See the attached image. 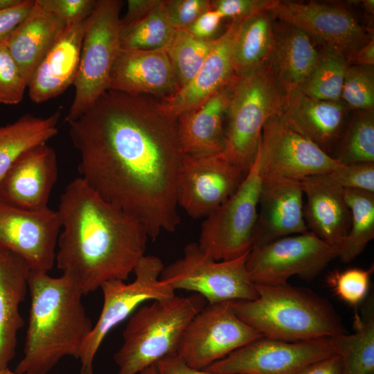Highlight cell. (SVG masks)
Segmentation results:
<instances>
[{"instance_id":"cell-9","label":"cell","mask_w":374,"mask_h":374,"mask_svg":"<svg viewBox=\"0 0 374 374\" xmlns=\"http://www.w3.org/2000/svg\"><path fill=\"white\" fill-rule=\"evenodd\" d=\"M248 253L218 261L204 252L197 242H190L181 258L164 266L160 280L175 291L198 294L207 303L253 300L258 294L246 267Z\"/></svg>"},{"instance_id":"cell-32","label":"cell","mask_w":374,"mask_h":374,"mask_svg":"<svg viewBox=\"0 0 374 374\" xmlns=\"http://www.w3.org/2000/svg\"><path fill=\"white\" fill-rule=\"evenodd\" d=\"M344 196L350 212V223L346 235L336 249L337 258L343 262H349L374 238V193L344 189Z\"/></svg>"},{"instance_id":"cell-20","label":"cell","mask_w":374,"mask_h":374,"mask_svg":"<svg viewBox=\"0 0 374 374\" xmlns=\"http://www.w3.org/2000/svg\"><path fill=\"white\" fill-rule=\"evenodd\" d=\"M242 20L231 21L190 82L173 95L159 100L166 114L177 118L202 104L238 77L233 69V47Z\"/></svg>"},{"instance_id":"cell-39","label":"cell","mask_w":374,"mask_h":374,"mask_svg":"<svg viewBox=\"0 0 374 374\" xmlns=\"http://www.w3.org/2000/svg\"><path fill=\"white\" fill-rule=\"evenodd\" d=\"M27 87L28 84L6 43H0V103H19Z\"/></svg>"},{"instance_id":"cell-10","label":"cell","mask_w":374,"mask_h":374,"mask_svg":"<svg viewBox=\"0 0 374 374\" xmlns=\"http://www.w3.org/2000/svg\"><path fill=\"white\" fill-rule=\"evenodd\" d=\"M163 267L159 257L145 255L134 269L135 278L132 283L112 280L100 286L103 305L97 322L80 349L79 374H93V359L107 335L141 304L176 295L172 287L160 280Z\"/></svg>"},{"instance_id":"cell-19","label":"cell","mask_w":374,"mask_h":374,"mask_svg":"<svg viewBox=\"0 0 374 374\" xmlns=\"http://www.w3.org/2000/svg\"><path fill=\"white\" fill-rule=\"evenodd\" d=\"M179 89L166 48H119L111 69L109 89L161 100Z\"/></svg>"},{"instance_id":"cell-38","label":"cell","mask_w":374,"mask_h":374,"mask_svg":"<svg viewBox=\"0 0 374 374\" xmlns=\"http://www.w3.org/2000/svg\"><path fill=\"white\" fill-rule=\"evenodd\" d=\"M373 271V266L335 271L328 275L326 282L339 299L355 307L366 299Z\"/></svg>"},{"instance_id":"cell-46","label":"cell","mask_w":374,"mask_h":374,"mask_svg":"<svg viewBox=\"0 0 374 374\" xmlns=\"http://www.w3.org/2000/svg\"><path fill=\"white\" fill-rule=\"evenodd\" d=\"M160 0H127L125 15L120 19V34L144 18Z\"/></svg>"},{"instance_id":"cell-49","label":"cell","mask_w":374,"mask_h":374,"mask_svg":"<svg viewBox=\"0 0 374 374\" xmlns=\"http://www.w3.org/2000/svg\"><path fill=\"white\" fill-rule=\"evenodd\" d=\"M349 65L373 66L374 39L372 37L366 44L347 58Z\"/></svg>"},{"instance_id":"cell-42","label":"cell","mask_w":374,"mask_h":374,"mask_svg":"<svg viewBox=\"0 0 374 374\" xmlns=\"http://www.w3.org/2000/svg\"><path fill=\"white\" fill-rule=\"evenodd\" d=\"M66 26L88 19L91 15L97 0H36Z\"/></svg>"},{"instance_id":"cell-22","label":"cell","mask_w":374,"mask_h":374,"mask_svg":"<svg viewBox=\"0 0 374 374\" xmlns=\"http://www.w3.org/2000/svg\"><path fill=\"white\" fill-rule=\"evenodd\" d=\"M88 19L66 26L37 66L28 86L35 103L55 98L73 84Z\"/></svg>"},{"instance_id":"cell-24","label":"cell","mask_w":374,"mask_h":374,"mask_svg":"<svg viewBox=\"0 0 374 374\" xmlns=\"http://www.w3.org/2000/svg\"><path fill=\"white\" fill-rule=\"evenodd\" d=\"M346 107L341 101L313 98L296 89L286 94L279 115L289 127L330 154L341 134Z\"/></svg>"},{"instance_id":"cell-37","label":"cell","mask_w":374,"mask_h":374,"mask_svg":"<svg viewBox=\"0 0 374 374\" xmlns=\"http://www.w3.org/2000/svg\"><path fill=\"white\" fill-rule=\"evenodd\" d=\"M341 100L346 107L373 112V66L349 65L344 78Z\"/></svg>"},{"instance_id":"cell-14","label":"cell","mask_w":374,"mask_h":374,"mask_svg":"<svg viewBox=\"0 0 374 374\" xmlns=\"http://www.w3.org/2000/svg\"><path fill=\"white\" fill-rule=\"evenodd\" d=\"M333 353L330 338L287 341L261 337L204 370L214 374H297Z\"/></svg>"},{"instance_id":"cell-6","label":"cell","mask_w":374,"mask_h":374,"mask_svg":"<svg viewBox=\"0 0 374 374\" xmlns=\"http://www.w3.org/2000/svg\"><path fill=\"white\" fill-rule=\"evenodd\" d=\"M285 96L269 64L238 77L226 112L221 154L244 174L254 162L265 124L280 114Z\"/></svg>"},{"instance_id":"cell-2","label":"cell","mask_w":374,"mask_h":374,"mask_svg":"<svg viewBox=\"0 0 374 374\" xmlns=\"http://www.w3.org/2000/svg\"><path fill=\"white\" fill-rule=\"evenodd\" d=\"M57 211L63 228L57 266L84 296L107 281L127 280L145 255V226L103 199L81 177L66 186Z\"/></svg>"},{"instance_id":"cell-47","label":"cell","mask_w":374,"mask_h":374,"mask_svg":"<svg viewBox=\"0 0 374 374\" xmlns=\"http://www.w3.org/2000/svg\"><path fill=\"white\" fill-rule=\"evenodd\" d=\"M155 366L157 374H214L189 366L177 355L160 359Z\"/></svg>"},{"instance_id":"cell-44","label":"cell","mask_w":374,"mask_h":374,"mask_svg":"<svg viewBox=\"0 0 374 374\" xmlns=\"http://www.w3.org/2000/svg\"><path fill=\"white\" fill-rule=\"evenodd\" d=\"M35 0H24L19 6L0 10V43L5 42L30 13Z\"/></svg>"},{"instance_id":"cell-21","label":"cell","mask_w":374,"mask_h":374,"mask_svg":"<svg viewBox=\"0 0 374 374\" xmlns=\"http://www.w3.org/2000/svg\"><path fill=\"white\" fill-rule=\"evenodd\" d=\"M301 181L263 178L253 246L308 232Z\"/></svg>"},{"instance_id":"cell-4","label":"cell","mask_w":374,"mask_h":374,"mask_svg":"<svg viewBox=\"0 0 374 374\" xmlns=\"http://www.w3.org/2000/svg\"><path fill=\"white\" fill-rule=\"evenodd\" d=\"M255 286V299L234 301L232 305L237 316L262 337L302 341L346 332L332 306L310 290L287 283Z\"/></svg>"},{"instance_id":"cell-28","label":"cell","mask_w":374,"mask_h":374,"mask_svg":"<svg viewBox=\"0 0 374 374\" xmlns=\"http://www.w3.org/2000/svg\"><path fill=\"white\" fill-rule=\"evenodd\" d=\"M66 25L36 0L26 18L5 42L27 83Z\"/></svg>"},{"instance_id":"cell-7","label":"cell","mask_w":374,"mask_h":374,"mask_svg":"<svg viewBox=\"0 0 374 374\" xmlns=\"http://www.w3.org/2000/svg\"><path fill=\"white\" fill-rule=\"evenodd\" d=\"M123 4L120 0H97L88 19L66 122L80 116L109 89L111 69L120 48Z\"/></svg>"},{"instance_id":"cell-1","label":"cell","mask_w":374,"mask_h":374,"mask_svg":"<svg viewBox=\"0 0 374 374\" xmlns=\"http://www.w3.org/2000/svg\"><path fill=\"white\" fill-rule=\"evenodd\" d=\"M67 123L78 171L91 189L139 220L152 240L176 230L184 156L177 118L157 98L108 89Z\"/></svg>"},{"instance_id":"cell-36","label":"cell","mask_w":374,"mask_h":374,"mask_svg":"<svg viewBox=\"0 0 374 374\" xmlns=\"http://www.w3.org/2000/svg\"><path fill=\"white\" fill-rule=\"evenodd\" d=\"M341 164L374 163L373 112L360 111L343 136L339 152L334 157Z\"/></svg>"},{"instance_id":"cell-34","label":"cell","mask_w":374,"mask_h":374,"mask_svg":"<svg viewBox=\"0 0 374 374\" xmlns=\"http://www.w3.org/2000/svg\"><path fill=\"white\" fill-rule=\"evenodd\" d=\"M216 39H199L186 30H175L166 50L180 88L196 75Z\"/></svg>"},{"instance_id":"cell-17","label":"cell","mask_w":374,"mask_h":374,"mask_svg":"<svg viewBox=\"0 0 374 374\" xmlns=\"http://www.w3.org/2000/svg\"><path fill=\"white\" fill-rule=\"evenodd\" d=\"M60 229L56 211L25 210L0 201V247L23 258L30 270L52 269Z\"/></svg>"},{"instance_id":"cell-45","label":"cell","mask_w":374,"mask_h":374,"mask_svg":"<svg viewBox=\"0 0 374 374\" xmlns=\"http://www.w3.org/2000/svg\"><path fill=\"white\" fill-rule=\"evenodd\" d=\"M224 19L212 8L200 15L187 30L199 39L211 40L217 38Z\"/></svg>"},{"instance_id":"cell-15","label":"cell","mask_w":374,"mask_h":374,"mask_svg":"<svg viewBox=\"0 0 374 374\" xmlns=\"http://www.w3.org/2000/svg\"><path fill=\"white\" fill-rule=\"evenodd\" d=\"M220 154H184L177 182V203L194 219L206 218L237 190L245 177Z\"/></svg>"},{"instance_id":"cell-48","label":"cell","mask_w":374,"mask_h":374,"mask_svg":"<svg viewBox=\"0 0 374 374\" xmlns=\"http://www.w3.org/2000/svg\"><path fill=\"white\" fill-rule=\"evenodd\" d=\"M297 374H342L340 356L337 353L310 363Z\"/></svg>"},{"instance_id":"cell-53","label":"cell","mask_w":374,"mask_h":374,"mask_svg":"<svg viewBox=\"0 0 374 374\" xmlns=\"http://www.w3.org/2000/svg\"><path fill=\"white\" fill-rule=\"evenodd\" d=\"M0 374H20L15 371H12L8 368L2 371H0Z\"/></svg>"},{"instance_id":"cell-16","label":"cell","mask_w":374,"mask_h":374,"mask_svg":"<svg viewBox=\"0 0 374 374\" xmlns=\"http://www.w3.org/2000/svg\"><path fill=\"white\" fill-rule=\"evenodd\" d=\"M270 12L274 18L301 29L323 49L341 53L347 58L373 37L352 13L339 6L276 0Z\"/></svg>"},{"instance_id":"cell-40","label":"cell","mask_w":374,"mask_h":374,"mask_svg":"<svg viewBox=\"0 0 374 374\" xmlns=\"http://www.w3.org/2000/svg\"><path fill=\"white\" fill-rule=\"evenodd\" d=\"M328 175L343 189L374 193V163L341 164Z\"/></svg>"},{"instance_id":"cell-11","label":"cell","mask_w":374,"mask_h":374,"mask_svg":"<svg viewBox=\"0 0 374 374\" xmlns=\"http://www.w3.org/2000/svg\"><path fill=\"white\" fill-rule=\"evenodd\" d=\"M336 258L335 247L308 231L252 247L246 267L254 284L273 285L286 283L293 276L311 280Z\"/></svg>"},{"instance_id":"cell-43","label":"cell","mask_w":374,"mask_h":374,"mask_svg":"<svg viewBox=\"0 0 374 374\" xmlns=\"http://www.w3.org/2000/svg\"><path fill=\"white\" fill-rule=\"evenodd\" d=\"M276 0H213L212 8L224 18L242 20L255 14L270 11Z\"/></svg>"},{"instance_id":"cell-35","label":"cell","mask_w":374,"mask_h":374,"mask_svg":"<svg viewBox=\"0 0 374 374\" xmlns=\"http://www.w3.org/2000/svg\"><path fill=\"white\" fill-rule=\"evenodd\" d=\"M175 31L163 0H160L144 18L121 33L120 47L145 51L166 48Z\"/></svg>"},{"instance_id":"cell-13","label":"cell","mask_w":374,"mask_h":374,"mask_svg":"<svg viewBox=\"0 0 374 374\" xmlns=\"http://www.w3.org/2000/svg\"><path fill=\"white\" fill-rule=\"evenodd\" d=\"M258 153L263 178L301 181L329 173L341 164L317 144L289 127L280 115L265 124Z\"/></svg>"},{"instance_id":"cell-50","label":"cell","mask_w":374,"mask_h":374,"mask_svg":"<svg viewBox=\"0 0 374 374\" xmlns=\"http://www.w3.org/2000/svg\"><path fill=\"white\" fill-rule=\"evenodd\" d=\"M24 0H0V10L13 8L23 2Z\"/></svg>"},{"instance_id":"cell-51","label":"cell","mask_w":374,"mask_h":374,"mask_svg":"<svg viewBox=\"0 0 374 374\" xmlns=\"http://www.w3.org/2000/svg\"><path fill=\"white\" fill-rule=\"evenodd\" d=\"M363 4L364 6V8L367 12H369L370 13H373L374 10V1L373 0H366L363 1Z\"/></svg>"},{"instance_id":"cell-8","label":"cell","mask_w":374,"mask_h":374,"mask_svg":"<svg viewBox=\"0 0 374 374\" xmlns=\"http://www.w3.org/2000/svg\"><path fill=\"white\" fill-rule=\"evenodd\" d=\"M262 182L257 151L252 166L237 190L202 222L197 244L214 260L235 259L251 249Z\"/></svg>"},{"instance_id":"cell-29","label":"cell","mask_w":374,"mask_h":374,"mask_svg":"<svg viewBox=\"0 0 374 374\" xmlns=\"http://www.w3.org/2000/svg\"><path fill=\"white\" fill-rule=\"evenodd\" d=\"M272 15L264 11L243 19L233 47V64L240 77L269 64L274 46Z\"/></svg>"},{"instance_id":"cell-26","label":"cell","mask_w":374,"mask_h":374,"mask_svg":"<svg viewBox=\"0 0 374 374\" xmlns=\"http://www.w3.org/2000/svg\"><path fill=\"white\" fill-rule=\"evenodd\" d=\"M30 271L23 258L0 247V371L8 368L15 355L17 332L24 325L19 305L28 289Z\"/></svg>"},{"instance_id":"cell-25","label":"cell","mask_w":374,"mask_h":374,"mask_svg":"<svg viewBox=\"0 0 374 374\" xmlns=\"http://www.w3.org/2000/svg\"><path fill=\"white\" fill-rule=\"evenodd\" d=\"M238 77L198 107L177 117L179 143L186 154H216L224 147L226 112Z\"/></svg>"},{"instance_id":"cell-33","label":"cell","mask_w":374,"mask_h":374,"mask_svg":"<svg viewBox=\"0 0 374 374\" xmlns=\"http://www.w3.org/2000/svg\"><path fill=\"white\" fill-rule=\"evenodd\" d=\"M348 66L344 55L323 49L316 65L298 89L313 98L341 101L342 87Z\"/></svg>"},{"instance_id":"cell-5","label":"cell","mask_w":374,"mask_h":374,"mask_svg":"<svg viewBox=\"0 0 374 374\" xmlns=\"http://www.w3.org/2000/svg\"><path fill=\"white\" fill-rule=\"evenodd\" d=\"M206 304L203 296L193 293L152 301L136 309L114 357L116 374H138L166 357L176 355L186 327Z\"/></svg>"},{"instance_id":"cell-12","label":"cell","mask_w":374,"mask_h":374,"mask_svg":"<svg viewBox=\"0 0 374 374\" xmlns=\"http://www.w3.org/2000/svg\"><path fill=\"white\" fill-rule=\"evenodd\" d=\"M261 337L237 316L232 301L207 303L186 327L177 355L189 366L204 369Z\"/></svg>"},{"instance_id":"cell-52","label":"cell","mask_w":374,"mask_h":374,"mask_svg":"<svg viewBox=\"0 0 374 374\" xmlns=\"http://www.w3.org/2000/svg\"><path fill=\"white\" fill-rule=\"evenodd\" d=\"M139 374H157V369H156L155 364H153L145 368Z\"/></svg>"},{"instance_id":"cell-30","label":"cell","mask_w":374,"mask_h":374,"mask_svg":"<svg viewBox=\"0 0 374 374\" xmlns=\"http://www.w3.org/2000/svg\"><path fill=\"white\" fill-rule=\"evenodd\" d=\"M59 119V112L47 117L26 114L0 127V181L23 154L57 134Z\"/></svg>"},{"instance_id":"cell-27","label":"cell","mask_w":374,"mask_h":374,"mask_svg":"<svg viewBox=\"0 0 374 374\" xmlns=\"http://www.w3.org/2000/svg\"><path fill=\"white\" fill-rule=\"evenodd\" d=\"M274 46L269 64L285 94L296 89L320 56L313 40L297 27L278 20L273 23Z\"/></svg>"},{"instance_id":"cell-31","label":"cell","mask_w":374,"mask_h":374,"mask_svg":"<svg viewBox=\"0 0 374 374\" xmlns=\"http://www.w3.org/2000/svg\"><path fill=\"white\" fill-rule=\"evenodd\" d=\"M355 330L330 337L340 356L342 374H374V310L370 299L362 316H355Z\"/></svg>"},{"instance_id":"cell-3","label":"cell","mask_w":374,"mask_h":374,"mask_svg":"<svg viewBox=\"0 0 374 374\" xmlns=\"http://www.w3.org/2000/svg\"><path fill=\"white\" fill-rule=\"evenodd\" d=\"M28 287L30 306L24 357L15 371L47 374L64 357L78 359L93 325L83 294L65 274L53 277L30 270Z\"/></svg>"},{"instance_id":"cell-41","label":"cell","mask_w":374,"mask_h":374,"mask_svg":"<svg viewBox=\"0 0 374 374\" xmlns=\"http://www.w3.org/2000/svg\"><path fill=\"white\" fill-rule=\"evenodd\" d=\"M168 19L175 30H188L212 8L211 0H163Z\"/></svg>"},{"instance_id":"cell-18","label":"cell","mask_w":374,"mask_h":374,"mask_svg":"<svg viewBox=\"0 0 374 374\" xmlns=\"http://www.w3.org/2000/svg\"><path fill=\"white\" fill-rule=\"evenodd\" d=\"M58 174L55 152L46 144L23 154L0 181V201L30 211L48 207Z\"/></svg>"},{"instance_id":"cell-23","label":"cell","mask_w":374,"mask_h":374,"mask_svg":"<svg viewBox=\"0 0 374 374\" xmlns=\"http://www.w3.org/2000/svg\"><path fill=\"white\" fill-rule=\"evenodd\" d=\"M301 184L306 197L304 219L308 231L336 247L346 235L350 223L344 189L328 173L306 177Z\"/></svg>"}]
</instances>
